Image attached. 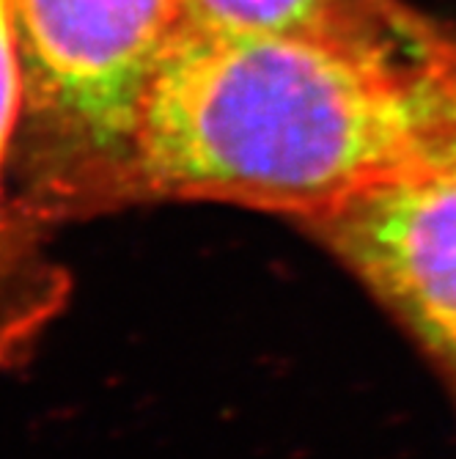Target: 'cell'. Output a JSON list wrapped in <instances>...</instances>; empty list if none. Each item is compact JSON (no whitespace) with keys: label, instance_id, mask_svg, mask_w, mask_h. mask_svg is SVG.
Segmentation results:
<instances>
[{"label":"cell","instance_id":"cell-1","mask_svg":"<svg viewBox=\"0 0 456 459\" xmlns=\"http://www.w3.org/2000/svg\"><path fill=\"white\" fill-rule=\"evenodd\" d=\"M453 66L426 22L333 36L185 20L143 102L130 206L220 201L311 223L429 162Z\"/></svg>","mask_w":456,"mask_h":459},{"label":"cell","instance_id":"cell-2","mask_svg":"<svg viewBox=\"0 0 456 459\" xmlns=\"http://www.w3.org/2000/svg\"><path fill=\"white\" fill-rule=\"evenodd\" d=\"M22 116L12 195L41 231L130 210L141 113L182 0H12Z\"/></svg>","mask_w":456,"mask_h":459},{"label":"cell","instance_id":"cell-3","mask_svg":"<svg viewBox=\"0 0 456 459\" xmlns=\"http://www.w3.org/2000/svg\"><path fill=\"white\" fill-rule=\"evenodd\" d=\"M456 396V174L418 165L305 223Z\"/></svg>","mask_w":456,"mask_h":459},{"label":"cell","instance_id":"cell-4","mask_svg":"<svg viewBox=\"0 0 456 459\" xmlns=\"http://www.w3.org/2000/svg\"><path fill=\"white\" fill-rule=\"evenodd\" d=\"M22 116V64L12 0H0V371L25 366L69 308L72 275L50 234L12 195V157Z\"/></svg>","mask_w":456,"mask_h":459},{"label":"cell","instance_id":"cell-5","mask_svg":"<svg viewBox=\"0 0 456 459\" xmlns=\"http://www.w3.org/2000/svg\"><path fill=\"white\" fill-rule=\"evenodd\" d=\"M185 20L220 30L391 36L421 25L396 0H182Z\"/></svg>","mask_w":456,"mask_h":459},{"label":"cell","instance_id":"cell-6","mask_svg":"<svg viewBox=\"0 0 456 459\" xmlns=\"http://www.w3.org/2000/svg\"><path fill=\"white\" fill-rule=\"evenodd\" d=\"M426 165H434V169L456 174V66L448 77L440 133H437V141H434V149H432V157Z\"/></svg>","mask_w":456,"mask_h":459}]
</instances>
